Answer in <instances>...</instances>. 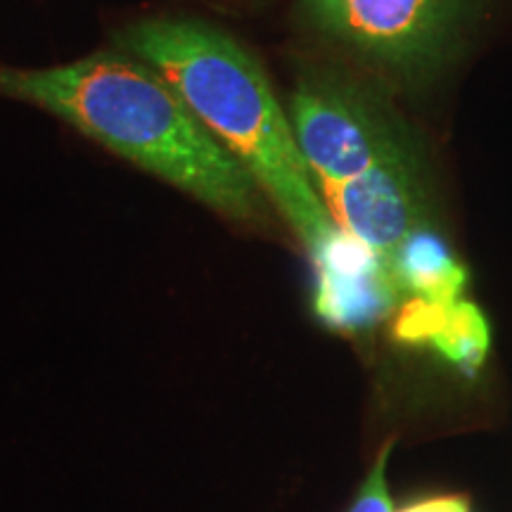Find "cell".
I'll return each instance as SVG.
<instances>
[{
	"instance_id": "30bf717a",
	"label": "cell",
	"mask_w": 512,
	"mask_h": 512,
	"mask_svg": "<svg viewBox=\"0 0 512 512\" xmlns=\"http://www.w3.org/2000/svg\"><path fill=\"white\" fill-rule=\"evenodd\" d=\"M401 512H470V510H467L465 498L444 496V498H430V501L415 503V505H411V508H406Z\"/></svg>"
},
{
	"instance_id": "277c9868",
	"label": "cell",
	"mask_w": 512,
	"mask_h": 512,
	"mask_svg": "<svg viewBox=\"0 0 512 512\" xmlns=\"http://www.w3.org/2000/svg\"><path fill=\"white\" fill-rule=\"evenodd\" d=\"M287 117L318 190L361 178L418 147L387 95L347 69H306L294 86Z\"/></svg>"
},
{
	"instance_id": "8992f818",
	"label": "cell",
	"mask_w": 512,
	"mask_h": 512,
	"mask_svg": "<svg viewBox=\"0 0 512 512\" xmlns=\"http://www.w3.org/2000/svg\"><path fill=\"white\" fill-rule=\"evenodd\" d=\"M316 313L337 330H361L380 320L399 297L392 268L342 228L313 256Z\"/></svg>"
},
{
	"instance_id": "9c48e42d",
	"label": "cell",
	"mask_w": 512,
	"mask_h": 512,
	"mask_svg": "<svg viewBox=\"0 0 512 512\" xmlns=\"http://www.w3.org/2000/svg\"><path fill=\"white\" fill-rule=\"evenodd\" d=\"M389 448L392 446L387 444L380 451V458H377L375 467L370 470L366 484H363L361 494H358L349 512H394L392 501H389L387 479H384V467H387Z\"/></svg>"
},
{
	"instance_id": "5b68a950",
	"label": "cell",
	"mask_w": 512,
	"mask_h": 512,
	"mask_svg": "<svg viewBox=\"0 0 512 512\" xmlns=\"http://www.w3.org/2000/svg\"><path fill=\"white\" fill-rule=\"evenodd\" d=\"M344 233L392 261L403 242L430 226V183L420 147L396 155L354 181L320 190Z\"/></svg>"
},
{
	"instance_id": "8fae6325",
	"label": "cell",
	"mask_w": 512,
	"mask_h": 512,
	"mask_svg": "<svg viewBox=\"0 0 512 512\" xmlns=\"http://www.w3.org/2000/svg\"><path fill=\"white\" fill-rule=\"evenodd\" d=\"M228 3H242V5H254V3H266V0H228Z\"/></svg>"
},
{
	"instance_id": "ba28073f",
	"label": "cell",
	"mask_w": 512,
	"mask_h": 512,
	"mask_svg": "<svg viewBox=\"0 0 512 512\" xmlns=\"http://www.w3.org/2000/svg\"><path fill=\"white\" fill-rule=\"evenodd\" d=\"M489 342L491 332L484 313L475 304L460 299V302L448 306L430 344L446 361H451L463 373L472 375L489 354Z\"/></svg>"
},
{
	"instance_id": "6da1fadb",
	"label": "cell",
	"mask_w": 512,
	"mask_h": 512,
	"mask_svg": "<svg viewBox=\"0 0 512 512\" xmlns=\"http://www.w3.org/2000/svg\"><path fill=\"white\" fill-rule=\"evenodd\" d=\"M0 95L41 107L235 223L261 226L266 195L181 95L124 50L48 69H0Z\"/></svg>"
},
{
	"instance_id": "52a82bcc",
	"label": "cell",
	"mask_w": 512,
	"mask_h": 512,
	"mask_svg": "<svg viewBox=\"0 0 512 512\" xmlns=\"http://www.w3.org/2000/svg\"><path fill=\"white\" fill-rule=\"evenodd\" d=\"M399 290L413 294V299L439 306L460 302L467 273L453 256L444 240L432 228L413 233L389 261Z\"/></svg>"
},
{
	"instance_id": "7a4b0ae2",
	"label": "cell",
	"mask_w": 512,
	"mask_h": 512,
	"mask_svg": "<svg viewBox=\"0 0 512 512\" xmlns=\"http://www.w3.org/2000/svg\"><path fill=\"white\" fill-rule=\"evenodd\" d=\"M114 43L181 95L254 178L311 259L330 245L339 226L306 169L266 69L245 43L216 24L181 15L138 19Z\"/></svg>"
},
{
	"instance_id": "3957f363",
	"label": "cell",
	"mask_w": 512,
	"mask_h": 512,
	"mask_svg": "<svg viewBox=\"0 0 512 512\" xmlns=\"http://www.w3.org/2000/svg\"><path fill=\"white\" fill-rule=\"evenodd\" d=\"M486 0H302L320 38L384 79L415 83L446 67L484 15Z\"/></svg>"
}]
</instances>
